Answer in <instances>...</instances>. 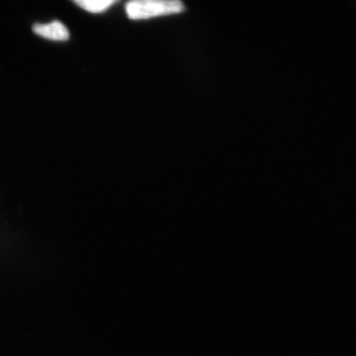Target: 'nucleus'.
<instances>
[{
  "mask_svg": "<svg viewBox=\"0 0 356 356\" xmlns=\"http://www.w3.org/2000/svg\"><path fill=\"white\" fill-rule=\"evenodd\" d=\"M126 10L129 19H148L181 13L184 10V4L176 0H136L127 3Z\"/></svg>",
  "mask_w": 356,
  "mask_h": 356,
  "instance_id": "1",
  "label": "nucleus"
},
{
  "mask_svg": "<svg viewBox=\"0 0 356 356\" xmlns=\"http://www.w3.org/2000/svg\"><path fill=\"white\" fill-rule=\"evenodd\" d=\"M33 31L35 34L53 41H66L70 38L68 29L59 21L51 22L50 24H35Z\"/></svg>",
  "mask_w": 356,
  "mask_h": 356,
  "instance_id": "2",
  "label": "nucleus"
},
{
  "mask_svg": "<svg viewBox=\"0 0 356 356\" xmlns=\"http://www.w3.org/2000/svg\"><path fill=\"white\" fill-rule=\"evenodd\" d=\"M84 10L93 13H99L106 11L113 4L118 3L115 0H78L74 1Z\"/></svg>",
  "mask_w": 356,
  "mask_h": 356,
  "instance_id": "3",
  "label": "nucleus"
}]
</instances>
